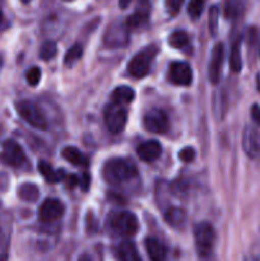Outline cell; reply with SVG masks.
I'll return each instance as SVG.
<instances>
[{
    "mask_svg": "<svg viewBox=\"0 0 260 261\" xmlns=\"http://www.w3.org/2000/svg\"><path fill=\"white\" fill-rule=\"evenodd\" d=\"M138 175V168L132 161L124 158H112L105 163L102 176L107 184L117 185L129 181Z\"/></svg>",
    "mask_w": 260,
    "mask_h": 261,
    "instance_id": "1",
    "label": "cell"
},
{
    "mask_svg": "<svg viewBox=\"0 0 260 261\" xmlns=\"http://www.w3.org/2000/svg\"><path fill=\"white\" fill-rule=\"evenodd\" d=\"M157 54L158 47L154 45L147 46L142 51L135 54L132 60H130L129 65H127L129 73L134 78H144L149 73L150 66H152V63L155 56H157Z\"/></svg>",
    "mask_w": 260,
    "mask_h": 261,
    "instance_id": "2",
    "label": "cell"
},
{
    "mask_svg": "<svg viewBox=\"0 0 260 261\" xmlns=\"http://www.w3.org/2000/svg\"><path fill=\"white\" fill-rule=\"evenodd\" d=\"M194 240H195V247L200 257H209L213 251V245L216 241V233L214 228L208 222L198 223L194 228Z\"/></svg>",
    "mask_w": 260,
    "mask_h": 261,
    "instance_id": "3",
    "label": "cell"
},
{
    "mask_svg": "<svg viewBox=\"0 0 260 261\" xmlns=\"http://www.w3.org/2000/svg\"><path fill=\"white\" fill-rule=\"evenodd\" d=\"M15 109H17L18 115L31 125L32 127L38 130H46L47 129V120H46L45 115L41 112V110L33 103L32 101L28 99H22L15 103Z\"/></svg>",
    "mask_w": 260,
    "mask_h": 261,
    "instance_id": "4",
    "label": "cell"
},
{
    "mask_svg": "<svg viewBox=\"0 0 260 261\" xmlns=\"http://www.w3.org/2000/svg\"><path fill=\"white\" fill-rule=\"evenodd\" d=\"M103 119L107 129L112 134H119L127 122V112L121 105L110 103L103 110Z\"/></svg>",
    "mask_w": 260,
    "mask_h": 261,
    "instance_id": "5",
    "label": "cell"
},
{
    "mask_svg": "<svg viewBox=\"0 0 260 261\" xmlns=\"http://www.w3.org/2000/svg\"><path fill=\"white\" fill-rule=\"evenodd\" d=\"M111 226L115 231L122 236H134L139 228L138 218L132 212H121L112 217Z\"/></svg>",
    "mask_w": 260,
    "mask_h": 261,
    "instance_id": "6",
    "label": "cell"
},
{
    "mask_svg": "<svg viewBox=\"0 0 260 261\" xmlns=\"http://www.w3.org/2000/svg\"><path fill=\"white\" fill-rule=\"evenodd\" d=\"M0 160L3 163L12 167H20L25 162V154L23 152L22 147L17 142L12 139H8L3 143L2 153H0Z\"/></svg>",
    "mask_w": 260,
    "mask_h": 261,
    "instance_id": "7",
    "label": "cell"
},
{
    "mask_svg": "<svg viewBox=\"0 0 260 261\" xmlns=\"http://www.w3.org/2000/svg\"><path fill=\"white\" fill-rule=\"evenodd\" d=\"M103 42L107 47H124L129 42V28L126 27V24H120V23L110 25L105 32Z\"/></svg>",
    "mask_w": 260,
    "mask_h": 261,
    "instance_id": "8",
    "label": "cell"
},
{
    "mask_svg": "<svg viewBox=\"0 0 260 261\" xmlns=\"http://www.w3.org/2000/svg\"><path fill=\"white\" fill-rule=\"evenodd\" d=\"M143 125L147 132L153 133V134H165L170 127L167 115L162 110L148 111L143 117Z\"/></svg>",
    "mask_w": 260,
    "mask_h": 261,
    "instance_id": "9",
    "label": "cell"
},
{
    "mask_svg": "<svg viewBox=\"0 0 260 261\" xmlns=\"http://www.w3.org/2000/svg\"><path fill=\"white\" fill-rule=\"evenodd\" d=\"M168 79L177 86H190L193 82V70L188 63L175 61L168 69Z\"/></svg>",
    "mask_w": 260,
    "mask_h": 261,
    "instance_id": "10",
    "label": "cell"
},
{
    "mask_svg": "<svg viewBox=\"0 0 260 261\" xmlns=\"http://www.w3.org/2000/svg\"><path fill=\"white\" fill-rule=\"evenodd\" d=\"M64 208L63 203L58 199H46L40 206V211H38V216L40 219L45 223H53V222L58 221L59 218H61L64 214Z\"/></svg>",
    "mask_w": 260,
    "mask_h": 261,
    "instance_id": "11",
    "label": "cell"
},
{
    "mask_svg": "<svg viewBox=\"0 0 260 261\" xmlns=\"http://www.w3.org/2000/svg\"><path fill=\"white\" fill-rule=\"evenodd\" d=\"M242 149L250 158H257L260 155V133L256 127H245L242 133Z\"/></svg>",
    "mask_w": 260,
    "mask_h": 261,
    "instance_id": "12",
    "label": "cell"
},
{
    "mask_svg": "<svg viewBox=\"0 0 260 261\" xmlns=\"http://www.w3.org/2000/svg\"><path fill=\"white\" fill-rule=\"evenodd\" d=\"M223 59H224V48L222 43H217L212 51V58L211 64H209L208 69V76L209 82L212 84H217L221 78V70L222 65H223Z\"/></svg>",
    "mask_w": 260,
    "mask_h": 261,
    "instance_id": "13",
    "label": "cell"
},
{
    "mask_svg": "<svg viewBox=\"0 0 260 261\" xmlns=\"http://www.w3.org/2000/svg\"><path fill=\"white\" fill-rule=\"evenodd\" d=\"M138 157L144 162H153L158 160L162 153V147L157 140H147L137 148Z\"/></svg>",
    "mask_w": 260,
    "mask_h": 261,
    "instance_id": "14",
    "label": "cell"
},
{
    "mask_svg": "<svg viewBox=\"0 0 260 261\" xmlns=\"http://www.w3.org/2000/svg\"><path fill=\"white\" fill-rule=\"evenodd\" d=\"M145 250L152 261H165L166 255H167V249L165 245L154 237L145 240Z\"/></svg>",
    "mask_w": 260,
    "mask_h": 261,
    "instance_id": "15",
    "label": "cell"
},
{
    "mask_svg": "<svg viewBox=\"0 0 260 261\" xmlns=\"http://www.w3.org/2000/svg\"><path fill=\"white\" fill-rule=\"evenodd\" d=\"M116 255L120 261H142L137 246L132 241L120 242L116 249Z\"/></svg>",
    "mask_w": 260,
    "mask_h": 261,
    "instance_id": "16",
    "label": "cell"
},
{
    "mask_svg": "<svg viewBox=\"0 0 260 261\" xmlns=\"http://www.w3.org/2000/svg\"><path fill=\"white\" fill-rule=\"evenodd\" d=\"M61 155L74 166H78V167H87L88 166V160H87L86 155L75 147H65L61 150Z\"/></svg>",
    "mask_w": 260,
    "mask_h": 261,
    "instance_id": "17",
    "label": "cell"
},
{
    "mask_svg": "<svg viewBox=\"0 0 260 261\" xmlns=\"http://www.w3.org/2000/svg\"><path fill=\"white\" fill-rule=\"evenodd\" d=\"M165 219L171 227H175V228H180L185 224L186 221V213L184 209L177 208V206H171L166 211L165 213Z\"/></svg>",
    "mask_w": 260,
    "mask_h": 261,
    "instance_id": "18",
    "label": "cell"
},
{
    "mask_svg": "<svg viewBox=\"0 0 260 261\" xmlns=\"http://www.w3.org/2000/svg\"><path fill=\"white\" fill-rule=\"evenodd\" d=\"M37 167H38V171L41 172V175H42V177L50 184H55L58 182V181H61L64 177H65L64 171H55L53 167H51V165H48V163L45 162V161H40Z\"/></svg>",
    "mask_w": 260,
    "mask_h": 261,
    "instance_id": "19",
    "label": "cell"
},
{
    "mask_svg": "<svg viewBox=\"0 0 260 261\" xmlns=\"http://www.w3.org/2000/svg\"><path fill=\"white\" fill-rule=\"evenodd\" d=\"M135 92L132 87L127 86H120L114 89L112 92V101L114 103H130L134 99Z\"/></svg>",
    "mask_w": 260,
    "mask_h": 261,
    "instance_id": "20",
    "label": "cell"
},
{
    "mask_svg": "<svg viewBox=\"0 0 260 261\" xmlns=\"http://www.w3.org/2000/svg\"><path fill=\"white\" fill-rule=\"evenodd\" d=\"M18 195H19V198L22 200L28 201V203H35L40 198V190H38V188L35 184L25 182L19 186V189H18Z\"/></svg>",
    "mask_w": 260,
    "mask_h": 261,
    "instance_id": "21",
    "label": "cell"
},
{
    "mask_svg": "<svg viewBox=\"0 0 260 261\" xmlns=\"http://www.w3.org/2000/svg\"><path fill=\"white\" fill-rule=\"evenodd\" d=\"M229 66L235 73H239L242 68L241 60V38H237L231 47V55H229Z\"/></svg>",
    "mask_w": 260,
    "mask_h": 261,
    "instance_id": "22",
    "label": "cell"
},
{
    "mask_svg": "<svg viewBox=\"0 0 260 261\" xmlns=\"http://www.w3.org/2000/svg\"><path fill=\"white\" fill-rule=\"evenodd\" d=\"M168 43L173 48H183L189 43V36L185 31H175L168 37Z\"/></svg>",
    "mask_w": 260,
    "mask_h": 261,
    "instance_id": "23",
    "label": "cell"
},
{
    "mask_svg": "<svg viewBox=\"0 0 260 261\" xmlns=\"http://www.w3.org/2000/svg\"><path fill=\"white\" fill-rule=\"evenodd\" d=\"M148 20V10H138L134 14L130 15L126 19L125 24L127 28H139L143 24H145Z\"/></svg>",
    "mask_w": 260,
    "mask_h": 261,
    "instance_id": "24",
    "label": "cell"
},
{
    "mask_svg": "<svg viewBox=\"0 0 260 261\" xmlns=\"http://www.w3.org/2000/svg\"><path fill=\"white\" fill-rule=\"evenodd\" d=\"M82 54H83V48L79 43H75L74 46H71L68 51H66L65 56H64V64L66 66H71L76 63V61L81 59Z\"/></svg>",
    "mask_w": 260,
    "mask_h": 261,
    "instance_id": "25",
    "label": "cell"
},
{
    "mask_svg": "<svg viewBox=\"0 0 260 261\" xmlns=\"http://www.w3.org/2000/svg\"><path fill=\"white\" fill-rule=\"evenodd\" d=\"M213 109H214V112H216V115L219 117V119H222V117L224 116L227 110V98L226 96H224V93L214 94Z\"/></svg>",
    "mask_w": 260,
    "mask_h": 261,
    "instance_id": "26",
    "label": "cell"
},
{
    "mask_svg": "<svg viewBox=\"0 0 260 261\" xmlns=\"http://www.w3.org/2000/svg\"><path fill=\"white\" fill-rule=\"evenodd\" d=\"M56 51H58L56 43L54 41H46L40 48V58L46 61L51 60L56 55Z\"/></svg>",
    "mask_w": 260,
    "mask_h": 261,
    "instance_id": "27",
    "label": "cell"
},
{
    "mask_svg": "<svg viewBox=\"0 0 260 261\" xmlns=\"http://www.w3.org/2000/svg\"><path fill=\"white\" fill-rule=\"evenodd\" d=\"M241 12V3L239 0H227L224 3L223 13L226 18H235Z\"/></svg>",
    "mask_w": 260,
    "mask_h": 261,
    "instance_id": "28",
    "label": "cell"
},
{
    "mask_svg": "<svg viewBox=\"0 0 260 261\" xmlns=\"http://www.w3.org/2000/svg\"><path fill=\"white\" fill-rule=\"evenodd\" d=\"M205 5V0H190L188 5V13L193 19H198L201 15Z\"/></svg>",
    "mask_w": 260,
    "mask_h": 261,
    "instance_id": "29",
    "label": "cell"
},
{
    "mask_svg": "<svg viewBox=\"0 0 260 261\" xmlns=\"http://www.w3.org/2000/svg\"><path fill=\"white\" fill-rule=\"evenodd\" d=\"M218 18H219V8L217 5L209 9V32L212 36H216L218 32Z\"/></svg>",
    "mask_w": 260,
    "mask_h": 261,
    "instance_id": "30",
    "label": "cell"
},
{
    "mask_svg": "<svg viewBox=\"0 0 260 261\" xmlns=\"http://www.w3.org/2000/svg\"><path fill=\"white\" fill-rule=\"evenodd\" d=\"M25 78H27V82L30 86H37L41 81V69L37 68V66H32L31 69H28L27 74H25Z\"/></svg>",
    "mask_w": 260,
    "mask_h": 261,
    "instance_id": "31",
    "label": "cell"
},
{
    "mask_svg": "<svg viewBox=\"0 0 260 261\" xmlns=\"http://www.w3.org/2000/svg\"><path fill=\"white\" fill-rule=\"evenodd\" d=\"M178 158L185 163L193 162L194 158H195V149L191 147H185L184 149L180 150V153H178Z\"/></svg>",
    "mask_w": 260,
    "mask_h": 261,
    "instance_id": "32",
    "label": "cell"
},
{
    "mask_svg": "<svg viewBox=\"0 0 260 261\" xmlns=\"http://www.w3.org/2000/svg\"><path fill=\"white\" fill-rule=\"evenodd\" d=\"M244 261H260V242H256L250 247Z\"/></svg>",
    "mask_w": 260,
    "mask_h": 261,
    "instance_id": "33",
    "label": "cell"
},
{
    "mask_svg": "<svg viewBox=\"0 0 260 261\" xmlns=\"http://www.w3.org/2000/svg\"><path fill=\"white\" fill-rule=\"evenodd\" d=\"M184 0H165L166 9H167V12L171 15H176L178 13V10L181 9Z\"/></svg>",
    "mask_w": 260,
    "mask_h": 261,
    "instance_id": "34",
    "label": "cell"
},
{
    "mask_svg": "<svg viewBox=\"0 0 260 261\" xmlns=\"http://www.w3.org/2000/svg\"><path fill=\"white\" fill-rule=\"evenodd\" d=\"M186 188H188V182L184 180L175 181V184L172 185L173 193H175L178 198H183V196H185L186 191H188V189Z\"/></svg>",
    "mask_w": 260,
    "mask_h": 261,
    "instance_id": "35",
    "label": "cell"
},
{
    "mask_svg": "<svg viewBox=\"0 0 260 261\" xmlns=\"http://www.w3.org/2000/svg\"><path fill=\"white\" fill-rule=\"evenodd\" d=\"M8 245H9V237L0 228V257L8 255Z\"/></svg>",
    "mask_w": 260,
    "mask_h": 261,
    "instance_id": "36",
    "label": "cell"
},
{
    "mask_svg": "<svg viewBox=\"0 0 260 261\" xmlns=\"http://www.w3.org/2000/svg\"><path fill=\"white\" fill-rule=\"evenodd\" d=\"M251 119L257 126H260V106L259 105H252L251 107Z\"/></svg>",
    "mask_w": 260,
    "mask_h": 261,
    "instance_id": "37",
    "label": "cell"
},
{
    "mask_svg": "<svg viewBox=\"0 0 260 261\" xmlns=\"http://www.w3.org/2000/svg\"><path fill=\"white\" fill-rule=\"evenodd\" d=\"M66 181H68V186L69 188H74L75 185H79V178L76 177V176H69L68 178H66Z\"/></svg>",
    "mask_w": 260,
    "mask_h": 261,
    "instance_id": "38",
    "label": "cell"
},
{
    "mask_svg": "<svg viewBox=\"0 0 260 261\" xmlns=\"http://www.w3.org/2000/svg\"><path fill=\"white\" fill-rule=\"evenodd\" d=\"M79 185L83 186V190H87V189H88V185H89L88 175H86V173H84L83 177L79 178Z\"/></svg>",
    "mask_w": 260,
    "mask_h": 261,
    "instance_id": "39",
    "label": "cell"
},
{
    "mask_svg": "<svg viewBox=\"0 0 260 261\" xmlns=\"http://www.w3.org/2000/svg\"><path fill=\"white\" fill-rule=\"evenodd\" d=\"M132 2L133 0H119V7L121 8V9H126Z\"/></svg>",
    "mask_w": 260,
    "mask_h": 261,
    "instance_id": "40",
    "label": "cell"
},
{
    "mask_svg": "<svg viewBox=\"0 0 260 261\" xmlns=\"http://www.w3.org/2000/svg\"><path fill=\"white\" fill-rule=\"evenodd\" d=\"M78 261H92V259H91V257H89V255L84 254V255H82L81 257H79Z\"/></svg>",
    "mask_w": 260,
    "mask_h": 261,
    "instance_id": "41",
    "label": "cell"
},
{
    "mask_svg": "<svg viewBox=\"0 0 260 261\" xmlns=\"http://www.w3.org/2000/svg\"><path fill=\"white\" fill-rule=\"evenodd\" d=\"M0 261H8V255H5V256L0 257Z\"/></svg>",
    "mask_w": 260,
    "mask_h": 261,
    "instance_id": "42",
    "label": "cell"
},
{
    "mask_svg": "<svg viewBox=\"0 0 260 261\" xmlns=\"http://www.w3.org/2000/svg\"><path fill=\"white\" fill-rule=\"evenodd\" d=\"M204 261H213V260H211V257H204Z\"/></svg>",
    "mask_w": 260,
    "mask_h": 261,
    "instance_id": "43",
    "label": "cell"
},
{
    "mask_svg": "<svg viewBox=\"0 0 260 261\" xmlns=\"http://www.w3.org/2000/svg\"><path fill=\"white\" fill-rule=\"evenodd\" d=\"M2 18H3V14H2V10H0V23H2Z\"/></svg>",
    "mask_w": 260,
    "mask_h": 261,
    "instance_id": "44",
    "label": "cell"
},
{
    "mask_svg": "<svg viewBox=\"0 0 260 261\" xmlns=\"http://www.w3.org/2000/svg\"><path fill=\"white\" fill-rule=\"evenodd\" d=\"M22 2L23 3H28V2H30V0H22Z\"/></svg>",
    "mask_w": 260,
    "mask_h": 261,
    "instance_id": "45",
    "label": "cell"
},
{
    "mask_svg": "<svg viewBox=\"0 0 260 261\" xmlns=\"http://www.w3.org/2000/svg\"><path fill=\"white\" fill-rule=\"evenodd\" d=\"M2 63H3V60H2V56H0V65H2Z\"/></svg>",
    "mask_w": 260,
    "mask_h": 261,
    "instance_id": "46",
    "label": "cell"
},
{
    "mask_svg": "<svg viewBox=\"0 0 260 261\" xmlns=\"http://www.w3.org/2000/svg\"><path fill=\"white\" fill-rule=\"evenodd\" d=\"M0 135H2V125H0Z\"/></svg>",
    "mask_w": 260,
    "mask_h": 261,
    "instance_id": "47",
    "label": "cell"
},
{
    "mask_svg": "<svg viewBox=\"0 0 260 261\" xmlns=\"http://www.w3.org/2000/svg\"><path fill=\"white\" fill-rule=\"evenodd\" d=\"M65 2H71V0H65Z\"/></svg>",
    "mask_w": 260,
    "mask_h": 261,
    "instance_id": "48",
    "label": "cell"
}]
</instances>
